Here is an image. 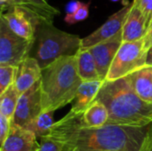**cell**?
<instances>
[{
	"mask_svg": "<svg viewBox=\"0 0 152 151\" xmlns=\"http://www.w3.org/2000/svg\"><path fill=\"white\" fill-rule=\"evenodd\" d=\"M147 51L143 38L135 42H123L107 74L105 81L111 82L125 78L146 65Z\"/></svg>",
	"mask_w": 152,
	"mask_h": 151,
	"instance_id": "obj_5",
	"label": "cell"
},
{
	"mask_svg": "<svg viewBox=\"0 0 152 151\" xmlns=\"http://www.w3.org/2000/svg\"><path fill=\"white\" fill-rule=\"evenodd\" d=\"M83 120L90 127H102L108 123L109 111L103 103L94 101L84 112Z\"/></svg>",
	"mask_w": 152,
	"mask_h": 151,
	"instance_id": "obj_18",
	"label": "cell"
},
{
	"mask_svg": "<svg viewBox=\"0 0 152 151\" xmlns=\"http://www.w3.org/2000/svg\"><path fill=\"white\" fill-rule=\"evenodd\" d=\"M151 26H152V17H151V22H150V25H149V28H148V29H149V28H150ZM147 31H148V30H147Z\"/></svg>",
	"mask_w": 152,
	"mask_h": 151,
	"instance_id": "obj_30",
	"label": "cell"
},
{
	"mask_svg": "<svg viewBox=\"0 0 152 151\" xmlns=\"http://www.w3.org/2000/svg\"><path fill=\"white\" fill-rule=\"evenodd\" d=\"M17 71L18 67L0 65V94L14 84Z\"/></svg>",
	"mask_w": 152,
	"mask_h": 151,
	"instance_id": "obj_21",
	"label": "cell"
},
{
	"mask_svg": "<svg viewBox=\"0 0 152 151\" xmlns=\"http://www.w3.org/2000/svg\"><path fill=\"white\" fill-rule=\"evenodd\" d=\"M20 96L14 84L0 94V115L12 121Z\"/></svg>",
	"mask_w": 152,
	"mask_h": 151,
	"instance_id": "obj_19",
	"label": "cell"
},
{
	"mask_svg": "<svg viewBox=\"0 0 152 151\" xmlns=\"http://www.w3.org/2000/svg\"><path fill=\"white\" fill-rule=\"evenodd\" d=\"M42 77V69L37 61L28 56L18 67L14 85L20 94L31 88Z\"/></svg>",
	"mask_w": 152,
	"mask_h": 151,
	"instance_id": "obj_13",
	"label": "cell"
},
{
	"mask_svg": "<svg viewBox=\"0 0 152 151\" xmlns=\"http://www.w3.org/2000/svg\"><path fill=\"white\" fill-rule=\"evenodd\" d=\"M140 151H152V124H151L146 138L142 145Z\"/></svg>",
	"mask_w": 152,
	"mask_h": 151,
	"instance_id": "obj_26",
	"label": "cell"
},
{
	"mask_svg": "<svg viewBox=\"0 0 152 151\" xmlns=\"http://www.w3.org/2000/svg\"><path fill=\"white\" fill-rule=\"evenodd\" d=\"M82 2L80 1H77V0H73L70 1L66 5V14H73L75 13L82 5Z\"/></svg>",
	"mask_w": 152,
	"mask_h": 151,
	"instance_id": "obj_27",
	"label": "cell"
},
{
	"mask_svg": "<svg viewBox=\"0 0 152 151\" xmlns=\"http://www.w3.org/2000/svg\"><path fill=\"white\" fill-rule=\"evenodd\" d=\"M77 72L83 82L102 81L95 60L87 49H80L76 54ZM103 82V81H102Z\"/></svg>",
	"mask_w": 152,
	"mask_h": 151,
	"instance_id": "obj_17",
	"label": "cell"
},
{
	"mask_svg": "<svg viewBox=\"0 0 152 151\" xmlns=\"http://www.w3.org/2000/svg\"><path fill=\"white\" fill-rule=\"evenodd\" d=\"M111 1H113V2H118V1H119V0H111Z\"/></svg>",
	"mask_w": 152,
	"mask_h": 151,
	"instance_id": "obj_31",
	"label": "cell"
},
{
	"mask_svg": "<svg viewBox=\"0 0 152 151\" xmlns=\"http://www.w3.org/2000/svg\"><path fill=\"white\" fill-rule=\"evenodd\" d=\"M146 65L152 66V45L147 51V57H146Z\"/></svg>",
	"mask_w": 152,
	"mask_h": 151,
	"instance_id": "obj_29",
	"label": "cell"
},
{
	"mask_svg": "<svg viewBox=\"0 0 152 151\" xmlns=\"http://www.w3.org/2000/svg\"><path fill=\"white\" fill-rule=\"evenodd\" d=\"M78 36L62 31L53 23H41L37 26L31 57L35 58L41 69L63 56H73L81 49Z\"/></svg>",
	"mask_w": 152,
	"mask_h": 151,
	"instance_id": "obj_4",
	"label": "cell"
},
{
	"mask_svg": "<svg viewBox=\"0 0 152 151\" xmlns=\"http://www.w3.org/2000/svg\"><path fill=\"white\" fill-rule=\"evenodd\" d=\"M132 5L133 3L126 4L119 11L109 17L107 21L95 31L82 38L81 49H89L95 44L112 38L119 32H121Z\"/></svg>",
	"mask_w": 152,
	"mask_h": 151,
	"instance_id": "obj_9",
	"label": "cell"
},
{
	"mask_svg": "<svg viewBox=\"0 0 152 151\" xmlns=\"http://www.w3.org/2000/svg\"><path fill=\"white\" fill-rule=\"evenodd\" d=\"M102 84V81L83 82L72 102V108L69 111L76 115H83L94 102Z\"/></svg>",
	"mask_w": 152,
	"mask_h": 151,
	"instance_id": "obj_16",
	"label": "cell"
},
{
	"mask_svg": "<svg viewBox=\"0 0 152 151\" xmlns=\"http://www.w3.org/2000/svg\"><path fill=\"white\" fill-rule=\"evenodd\" d=\"M34 41L13 33L4 20H0V65L19 67L30 55Z\"/></svg>",
	"mask_w": 152,
	"mask_h": 151,
	"instance_id": "obj_6",
	"label": "cell"
},
{
	"mask_svg": "<svg viewBox=\"0 0 152 151\" xmlns=\"http://www.w3.org/2000/svg\"><path fill=\"white\" fill-rule=\"evenodd\" d=\"M147 20L141 10L133 2L122 29L123 42H135L142 39L147 33Z\"/></svg>",
	"mask_w": 152,
	"mask_h": 151,
	"instance_id": "obj_14",
	"label": "cell"
},
{
	"mask_svg": "<svg viewBox=\"0 0 152 151\" xmlns=\"http://www.w3.org/2000/svg\"><path fill=\"white\" fill-rule=\"evenodd\" d=\"M38 151H64V147L52 139L43 137L40 139V149Z\"/></svg>",
	"mask_w": 152,
	"mask_h": 151,
	"instance_id": "obj_24",
	"label": "cell"
},
{
	"mask_svg": "<svg viewBox=\"0 0 152 151\" xmlns=\"http://www.w3.org/2000/svg\"><path fill=\"white\" fill-rule=\"evenodd\" d=\"M1 13L19 8L28 13L38 25L53 23L55 16L60 14L58 9L50 4L48 0H0Z\"/></svg>",
	"mask_w": 152,
	"mask_h": 151,
	"instance_id": "obj_8",
	"label": "cell"
},
{
	"mask_svg": "<svg viewBox=\"0 0 152 151\" xmlns=\"http://www.w3.org/2000/svg\"><path fill=\"white\" fill-rule=\"evenodd\" d=\"M83 83L76 55L63 56L42 69V112H54L73 102Z\"/></svg>",
	"mask_w": 152,
	"mask_h": 151,
	"instance_id": "obj_3",
	"label": "cell"
},
{
	"mask_svg": "<svg viewBox=\"0 0 152 151\" xmlns=\"http://www.w3.org/2000/svg\"><path fill=\"white\" fill-rule=\"evenodd\" d=\"M1 19L9 28L19 36L27 40L35 41L37 24L25 12L19 8L10 9L1 13Z\"/></svg>",
	"mask_w": 152,
	"mask_h": 151,
	"instance_id": "obj_11",
	"label": "cell"
},
{
	"mask_svg": "<svg viewBox=\"0 0 152 151\" xmlns=\"http://www.w3.org/2000/svg\"><path fill=\"white\" fill-rule=\"evenodd\" d=\"M143 42H144V48L146 51L152 45V26L148 29L145 36L143 37Z\"/></svg>",
	"mask_w": 152,
	"mask_h": 151,
	"instance_id": "obj_28",
	"label": "cell"
},
{
	"mask_svg": "<svg viewBox=\"0 0 152 151\" xmlns=\"http://www.w3.org/2000/svg\"><path fill=\"white\" fill-rule=\"evenodd\" d=\"M134 3L141 10L147 20V28H149L152 17V0H134ZM148 30V28H147Z\"/></svg>",
	"mask_w": 152,
	"mask_h": 151,
	"instance_id": "obj_23",
	"label": "cell"
},
{
	"mask_svg": "<svg viewBox=\"0 0 152 151\" xmlns=\"http://www.w3.org/2000/svg\"><path fill=\"white\" fill-rule=\"evenodd\" d=\"M41 113L42 97L39 80L31 88L20 94L12 124L26 129Z\"/></svg>",
	"mask_w": 152,
	"mask_h": 151,
	"instance_id": "obj_7",
	"label": "cell"
},
{
	"mask_svg": "<svg viewBox=\"0 0 152 151\" xmlns=\"http://www.w3.org/2000/svg\"><path fill=\"white\" fill-rule=\"evenodd\" d=\"M126 78L134 92L142 101L152 104L151 65H145L140 68Z\"/></svg>",
	"mask_w": 152,
	"mask_h": 151,
	"instance_id": "obj_15",
	"label": "cell"
},
{
	"mask_svg": "<svg viewBox=\"0 0 152 151\" xmlns=\"http://www.w3.org/2000/svg\"><path fill=\"white\" fill-rule=\"evenodd\" d=\"M53 112H42L38 117L32 122L26 129L31 131L37 138L39 140L45 136H46L53 125H54L53 121Z\"/></svg>",
	"mask_w": 152,
	"mask_h": 151,
	"instance_id": "obj_20",
	"label": "cell"
},
{
	"mask_svg": "<svg viewBox=\"0 0 152 151\" xmlns=\"http://www.w3.org/2000/svg\"><path fill=\"white\" fill-rule=\"evenodd\" d=\"M146 127H130L105 125L90 127L83 115L69 112L55 122L45 136L61 143L64 151H140L149 131Z\"/></svg>",
	"mask_w": 152,
	"mask_h": 151,
	"instance_id": "obj_1",
	"label": "cell"
},
{
	"mask_svg": "<svg viewBox=\"0 0 152 151\" xmlns=\"http://www.w3.org/2000/svg\"><path fill=\"white\" fill-rule=\"evenodd\" d=\"M91 1L87 3H83L81 7L73 14H66L64 18V21L68 24H75L77 22L85 20L89 15V6Z\"/></svg>",
	"mask_w": 152,
	"mask_h": 151,
	"instance_id": "obj_22",
	"label": "cell"
},
{
	"mask_svg": "<svg viewBox=\"0 0 152 151\" xmlns=\"http://www.w3.org/2000/svg\"><path fill=\"white\" fill-rule=\"evenodd\" d=\"M40 142L29 130L12 125L10 133L1 145L0 151H38Z\"/></svg>",
	"mask_w": 152,
	"mask_h": 151,
	"instance_id": "obj_12",
	"label": "cell"
},
{
	"mask_svg": "<svg viewBox=\"0 0 152 151\" xmlns=\"http://www.w3.org/2000/svg\"><path fill=\"white\" fill-rule=\"evenodd\" d=\"M122 44L123 36L121 31L112 38L102 42L87 49L95 60L98 72L103 82L106 79L110 65Z\"/></svg>",
	"mask_w": 152,
	"mask_h": 151,
	"instance_id": "obj_10",
	"label": "cell"
},
{
	"mask_svg": "<svg viewBox=\"0 0 152 151\" xmlns=\"http://www.w3.org/2000/svg\"><path fill=\"white\" fill-rule=\"evenodd\" d=\"M12 126V121L0 115V144L2 145L6 140Z\"/></svg>",
	"mask_w": 152,
	"mask_h": 151,
	"instance_id": "obj_25",
	"label": "cell"
},
{
	"mask_svg": "<svg viewBox=\"0 0 152 151\" xmlns=\"http://www.w3.org/2000/svg\"><path fill=\"white\" fill-rule=\"evenodd\" d=\"M94 101H101L107 108V125L146 127L152 124V104L136 95L126 77L104 81Z\"/></svg>",
	"mask_w": 152,
	"mask_h": 151,
	"instance_id": "obj_2",
	"label": "cell"
}]
</instances>
